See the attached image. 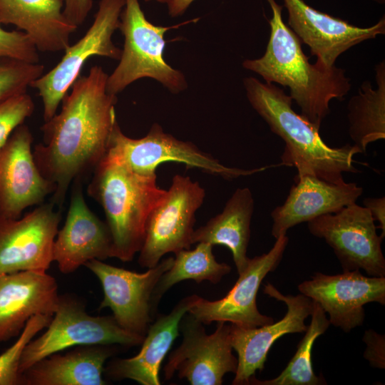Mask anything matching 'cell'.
Instances as JSON below:
<instances>
[{
    "label": "cell",
    "mask_w": 385,
    "mask_h": 385,
    "mask_svg": "<svg viewBox=\"0 0 385 385\" xmlns=\"http://www.w3.org/2000/svg\"><path fill=\"white\" fill-rule=\"evenodd\" d=\"M108 75L98 65L79 76L63 97L59 113L41 126L34 148L36 164L56 186L51 202L62 207L72 183L94 170L106 155L116 124L117 96L106 89Z\"/></svg>",
    "instance_id": "cell-1"
},
{
    "label": "cell",
    "mask_w": 385,
    "mask_h": 385,
    "mask_svg": "<svg viewBox=\"0 0 385 385\" xmlns=\"http://www.w3.org/2000/svg\"><path fill=\"white\" fill-rule=\"evenodd\" d=\"M272 17L269 20L270 36L264 55L246 59L244 68L262 76L266 83H277L289 89V96L300 108V115L320 128L329 113L332 99L342 100L351 88L344 69L323 68L309 62L302 42L282 17L283 6L275 0H267Z\"/></svg>",
    "instance_id": "cell-2"
},
{
    "label": "cell",
    "mask_w": 385,
    "mask_h": 385,
    "mask_svg": "<svg viewBox=\"0 0 385 385\" xmlns=\"http://www.w3.org/2000/svg\"><path fill=\"white\" fill-rule=\"evenodd\" d=\"M243 84L252 107L284 141L281 165L296 168L295 177L308 175L341 183L344 173L359 172L354 157L360 150L350 144L327 145L319 129L293 110L292 98L282 89L254 77L245 78Z\"/></svg>",
    "instance_id": "cell-3"
},
{
    "label": "cell",
    "mask_w": 385,
    "mask_h": 385,
    "mask_svg": "<svg viewBox=\"0 0 385 385\" xmlns=\"http://www.w3.org/2000/svg\"><path fill=\"white\" fill-rule=\"evenodd\" d=\"M87 192L105 213L113 240V257L131 261L142 247L150 213L167 190L159 188L156 175L136 173L106 153L93 171Z\"/></svg>",
    "instance_id": "cell-4"
},
{
    "label": "cell",
    "mask_w": 385,
    "mask_h": 385,
    "mask_svg": "<svg viewBox=\"0 0 385 385\" xmlns=\"http://www.w3.org/2000/svg\"><path fill=\"white\" fill-rule=\"evenodd\" d=\"M177 26H161L150 22L138 0H125L118 29L124 37L119 63L106 83L107 91L117 96L134 81L150 78L173 94L188 88L184 74L164 58L165 34Z\"/></svg>",
    "instance_id": "cell-5"
},
{
    "label": "cell",
    "mask_w": 385,
    "mask_h": 385,
    "mask_svg": "<svg viewBox=\"0 0 385 385\" xmlns=\"http://www.w3.org/2000/svg\"><path fill=\"white\" fill-rule=\"evenodd\" d=\"M45 332L25 346L19 364L21 374L40 359L78 346L120 344L134 346L144 337L120 327L112 316H93L84 303L71 294L59 295L56 310Z\"/></svg>",
    "instance_id": "cell-6"
},
{
    "label": "cell",
    "mask_w": 385,
    "mask_h": 385,
    "mask_svg": "<svg viewBox=\"0 0 385 385\" xmlns=\"http://www.w3.org/2000/svg\"><path fill=\"white\" fill-rule=\"evenodd\" d=\"M106 153L115 157L132 171L145 175H156L158 166L165 162L182 163L187 168H196L225 180L252 175L272 166L242 169L224 165L192 143L179 140L165 133L158 123H153L144 137L131 138L122 132L117 122L111 133Z\"/></svg>",
    "instance_id": "cell-7"
},
{
    "label": "cell",
    "mask_w": 385,
    "mask_h": 385,
    "mask_svg": "<svg viewBox=\"0 0 385 385\" xmlns=\"http://www.w3.org/2000/svg\"><path fill=\"white\" fill-rule=\"evenodd\" d=\"M125 0H100L94 20L85 34L64 51L61 61L30 86L38 91L43 103V118L47 121L56 113L86 62L93 56L119 60L122 49L113 42L118 29Z\"/></svg>",
    "instance_id": "cell-8"
},
{
    "label": "cell",
    "mask_w": 385,
    "mask_h": 385,
    "mask_svg": "<svg viewBox=\"0 0 385 385\" xmlns=\"http://www.w3.org/2000/svg\"><path fill=\"white\" fill-rule=\"evenodd\" d=\"M205 190L188 176L175 175L164 199L151 211L145 224L138 264L151 268L163 255L189 250L195 213L202 205Z\"/></svg>",
    "instance_id": "cell-9"
},
{
    "label": "cell",
    "mask_w": 385,
    "mask_h": 385,
    "mask_svg": "<svg viewBox=\"0 0 385 385\" xmlns=\"http://www.w3.org/2000/svg\"><path fill=\"white\" fill-rule=\"evenodd\" d=\"M309 232L332 248L343 271L362 270L369 276L385 277L383 237L364 206L350 204L337 212L307 222Z\"/></svg>",
    "instance_id": "cell-10"
},
{
    "label": "cell",
    "mask_w": 385,
    "mask_h": 385,
    "mask_svg": "<svg viewBox=\"0 0 385 385\" xmlns=\"http://www.w3.org/2000/svg\"><path fill=\"white\" fill-rule=\"evenodd\" d=\"M215 332L206 334L203 324L187 312L181 319V344L173 351L164 368L165 378L177 371L192 385H220L227 373H235L237 358L232 354L230 324L217 322Z\"/></svg>",
    "instance_id": "cell-11"
},
{
    "label": "cell",
    "mask_w": 385,
    "mask_h": 385,
    "mask_svg": "<svg viewBox=\"0 0 385 385\" xmlns=\"http://www.w3.org/2000/svg\"><path fill=\"white\" fill-rule=\"evenodd\" d=\"M173 261L174 257H168L142 273L115 267L98 260H92L84 266L101 284L103 299L99 309H111L120 327L145 337L154 314L152 307L153 290Z\"/></svg>",
    "instance_id": "cell-12"
},
{
    "label": "cell",
    "mask_w": 385,
    "mask_h": 385,
    "mask_svg": "<svg viewBox=\"0 0 385 385\" xmlns=\"http://www.w3.org/2000/svg\"><path fill=\"white\" fill-rule=\"evenodd\" d=\"M55 207L51 201L17 219L0 215V276L49 269L61 220L60 209Z\"/></svg>",
    "instance_id": "cell-13"
},
{
    "label": "cell",
    "mask_w": 385,
    "mask_h": 385,
    "mask_svg": "<svg viewBox=\"0 0 385 385\" xmlns=\"http://www.w3.org/2000/svg\"><path fill=\"white\" fill-rule=\"evenodd\" d=\"M288 241L286 235L279 236L267 253L249 258L246 267L224 297L209 301L199 297L188 312L203 324L222 321L248 329L273 323L272 317L259 312L257 294L263 279L280 263Z\"/></svg>",
    "instance_id": "cell-14"
},
{
    "label": "cell",
    "mask_w": 385,
    "mask_h": 385,
    "mask_svg": "<svg viewBox=\"0 0 385 385\" xmlns=\"http://www.w3.org/2000/svg\"><path fill=\"white\" fill-rule=\"evenodd\" d=\"M298 289L320 305L330 324L345 332L363 324L365 304H385V277H367L359 270L337 274L317 272L300 283Z\"/></svg>",
    "instance_id": "cell-15"
},
{
    "label": "cell",
    "mask_w": 385,
    "mask_h": 385,
    "mask_svg": "<svg viewBox=\"0 0 385 385\" xmlns=\"http://www.w3.org/2000/svg\"><path fill=\"white\" fill-rule=\"evenodd\" d=\"M33 135L19 125L0 147V215L17 219L24 210L43 202L56 186L43 176L34 160Z\"/></svg>",
    "instance_id": "cell-16"
},
{
    "label": "cell",
    "mask_w": 385,
    "mask_h": 385,
    "mask_svg": "<svg viewBox=\"0 0 385 385\" xmlns=\"http://www.w3.org/2000/svg\"><path fill=\"white\" fill-rule=\"evenodd\" d=\"M264 293L284 302L287 312L282 319L270 324L242 328L230 324V342L237 354V368L233 385H247L258 370L264 369L267 354L277 339L287 334L304 333L306 319L311 315L314 302L302 294L284 295L270 283Z\"/></svg>",
    "instance_id": "cell-17"
},
{
    "label": "cell",
    "mask_w": 385,
    "mask_h": 385,
    "mask_svg": "<svg viewBox=\"0 0 385 385\" xmlns=\"http://www.w3.org/2000/svg\"><path fill=\"white\" fill-rule=\"evenodd\" d=\"M288 12V25L301 42L317 57L315 64L334 66L338 57L351 47L385 33V19L361 28L319 11L303 0H283Z\"/></svg>",
    "instance_id": "cell-18"
},
{
    "label": "cell",
    "mask_w": 385,
    "mask_h": 385,
    "mask_svg": "<svg viewBox=\"0 0 385 385\" xmlns=\"http://www.w3.org/2000/svg\"><path fill=\"white\" fill-rule=\"evenodd\" d=\"M81 182L78 179L72 183L66 219L53 245V262L64 274L74 272L92 260L113 257L110 230L88 206Z\"/></svg>",
    "instance_id": "cell-19"
},
{
    "label": "cell",
    "mask_w": 385,
    "mask_h": 385,
    "mask_svg": "<svg viewBox=\"0 0 385 385\" xmlns=\"http://www.w3.org/2000/svg\"><path fill=\"white\" fill-rule=\"evenodd\" d=\"M363 189L355 183H332L313 175L294 178L285 202L271 212L272 235L278 238L302 222L355 203Z\"/></svg>",
    "instance_id": "cell-20"
},
{
    "label": "cell",
    "mask_w": 385,
    "mask_h": 385,
    "mask_svg": "<svg viewBox=\"0 0 385 385\" xmlns=\"http://www.w3.org/2000/svg\"><path fill=\"white\" fill-rule=\"evenodd\" d=\"M58 297L56 279L46 272L1 275L0 343L19 335L33 316H53Z\"/></svg>",
    "instance_id": "cell-21"
},
{
    "label": "cell",
    "mask_w": 385,
    "mask_h": 385,
    "mask_svg": "<svg viewBox=\"0 0 385 385\" xmlns=\"http://www.w3.org/2000/svg\"><path fill=\"white\" fill-rule=\"evenodd\" d=\"M200 296L182 299L168 314H160L150 324L140 351L134 356L110 361L104 373L111 379H131L141 385H160L162 361L179 336L182 317Z\"/></svg>",
    "instance_id": "cell-22"
},
{
    "label": "cell",
    "mask_w": 385,
    "mask_h": 385,
    "mask_svg": "<svg viewBox=\"0 0 385 385\" xmlns=\"http://www.w3.org/2000/svg\"><path fill=\"white\" fill-rule=\"evenodd\" d=\"M115 352L114 344H97L52 354L24 371L19 385H105L104 365Z\"/></svg>",
    "instance_id": "cell-23"
},
{
    "label": "cell",
    "mask_w": 385,
    "mask_h": 385,
    "mask_svg": "<svg viewBox=\"0 0 385 385\" xmlns=\"http://www.w3.org/2000/svg\"><path fill=\"white\" fill-rule=\"evenodd\" d=\"M63 9V0H0V24L23 30L38 51H64L78 27Z\"/></svg>",
    "instance_id": "cell-24"
},
{
    "label": "cell",
    "mask_w": 385,
    "mask_h": 385,
    "mask_svg": "<svg viewBox=\"0 0 385 385\" xmlns=\"http://www.w3.org/2000/svg\"><path fill=\"white\" fill-rule=\"evenodd\" d=\"M254 199L248 188H237L227 201L222 212L194 230L192 243L207 242L223 245L232 252L238 274L246 267L247 250L250 238V224Z\"/></svg>",
    "instance_id": "cell-25"
},
{
    "label": "cell",
    "mask_w": 385,
    "mask_h": 385,
    "mask_svg": "<svg viewBox=\"0 0 385 385\" xmlns=\"http://www.w3.org/2000/svg\"><path fill=\"white\" fill-rule=\"evenodd\" d=\"M377 88L364 81L348 104L349 133L361 153L368 145L385 138V63L375 66Z\"/></svg>",
    "instance_id": "cell-26"
},
{
    "label": "cell",
    "mask_w": 385,
    "mask_h": 385,
    "mask_svg": "<svg viewBox=\"0 0 385 385\" xmlns=\"http://www.w3.org/2000/svg\"><path fill=\"white\" fill-rule=\"evenodd\" d=\"M212 247L207 242H197L194 250H182L175 253L173 265L163 273L153 290L152 307L154 314L163 295L175 284L188 279L197 283L207 280L217 284L230 272L229 265L215 260Z\"/></svg>",
    "instance_id": "cell-27"
},
{
    "label": "cell",
    "mask_w": 385,
    "mask_h": 385,
    "mask_svg": "<svg viewBox=\"0 0 385 385\" xmlns=\"http://www.w3.org/2000/svg\"><path fill=\"white\" fill-rule=\"evenodd\" d=\"M314 302V301H313ZM311 322L297 351L285 369L275 378L258 380L252 377L249 384L254 385H320L326 381L317 376L312 367V350L315 340L329 328L330 323L320 305L314 302Z\"/></svg>",
    "instance_id": "cell-28"
},
{
    "label": "cell",
    "mask_w": 385,
    "mask_h": 385,
    "mask_svg": "<svg viewBox=\"0 0 385 385\" xmlns=\"http://www.w3.org/2000/svg\"><path fill=\"white\" fill-rule=\"evenodd\" d=\"M52 316L36 314L26 322L16 342L0 354V385H19V364L25 346L48 325Z\"/></svg>",
    "instance_id": "cell-29"
},
{
    "label": "cell",
    "mask_w": 385,
    "mask_h": 385,
    "mask_svg": "<svg viewBox=\"0 0 385 385\" xmlns=\"http://www.w3.org/2000/svg\"><path fill=\"white\" fill-rule=\"evenodd\" d=\"M43 73L44 66L39 63L0 59V102L26 93L28 87Z\"/></svg>",
    "instance_id": "cell-30"
},
{
    "label": "cell",
    "mask_w": 385,
    "mask_h": 385,
    "mask_svg": "<svg viewBox=\"0 0 385 385\" xmlns=\"http://www.w3.org/2000/svg\"><path fill=\"white\" fill-rule=\"evenodd\" d=\"M34 111V101L27 92L0 102V147Z\"/></svg>",
    "instance_id": "cell-31"
},
{
    "label": "cell",
    "mask_w": 385,
    "mask_h": 385,
    "mask_svg": "<svg viewBox=\"0 0 385 385\" xmlns=\"http://www.w3.org/2000/svg\"><path fill=\"white\" fill-rule=\"evenodd\" d=\"M38 51L24 31H7L0 24V59L11 58L37 63L39 61Z\"/></svg>",
    "instance_id": "cell-32"
},
{
    "label": "cell",
    "mask_w": 385,
    "mask_h": 385,
    "mask_svg": "<svg viewBox=\"0 0 385 385\" xmlns=\"http://www.w3.org/2000/svg\"><path fill=\"white\" fill-rule=\"evenodd\" d=\"M363 341L366 344L364 357L374 368H385V337L373 329L365 331Z\"/></svg>",
    "instance_id": "cell-33"
},
{
    "label": "cell",
    "mask_w": 385,
    "mask_h": 385,
    "mask_svg": "<svg viewBox=\"0 0 385 385\" xmlns=\"http://www.w3.org/2000/svg\"><path fill=\"white\" fill-rule=\"evenodd\" d=\"M93 6V0H63V12L68 20L79 26L86 20Z\"/></svg>",
    "instance_id": "cell-34"
},
{
    "label": "cell",
    "mask_w": 385,
    "mask_h": 385,
    "mask_svg": "<svg viewBox=\"0 0 385 385\" xmlns=\"http://www.w3.org/2000/svg\"><path fill=\"white\" fill-rule=\"evenodd\" d=\"M363 204L372 215L375 221L379 222V228L381 229V236L385 235V198L367 197L363 200Z\"/></svg>",
    "instance_id": "cell-35"
},
{
    "label": "cell",
    "mask_w": 385,
    "mask_h": 385,
    "mask_svg": "<svg viewBox=\"0 0 385 385\" xmlns=\"http://www.w3.org/2000/svg\"><path fill=\"white\" fill-rule=\"evenodd\" d=\"M195 0H169L167 2L168 14L171 17L183 15Z\"/></svg>",
    "instance_id": "cell-36"
},
{
    "label": "cell",
    "mask_w": 385,
    "mask_h": 385,
    "mask_svg": "<svg viewBox=\"0 0 385 385\" xmlns=\"http://www.w3.org/2000/svg\"><path fill=\"white\" fill-rule=\"evenodd\" d=\"M144 1H146V2L154 1H156V2H158V3H161V4H167V2L169 0H144Z\"/></svg>",
    "instance_id": "cell-37"
},
{
    "label": "cell",
    "mask_w": 385,
    "mask_h": 385,
    "mask_svg": "<svg viewBox=\"0 0 385 385\" xmlns=\"http://www.w3.org/2000/svg\"><path fill=\"white\" fill-rule=\"evenodd\" d=\"M374 1L381 3V4L384 3V0H374Z\"/></svg>",
    "instance_id": "cell-38"
}]
</instances>
